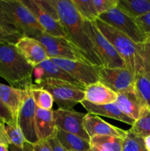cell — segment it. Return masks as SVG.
<instances>
[{"label": "cell", "mask_w": 150, "mask_h": 151, "mask_svg": "<svg viewBox=\"0 0 150 151\" xmlns=\"http://www.w3.org/2000/svg\"><path fill=\"white\" fill-rule=\"evenodd\" d=\"M54 3L67 39L80 51L89 63L102 66L87 34L85 21L80 17L71 0H54Z\"/></svg>", "instance_id": "1"}, {"label": "cell", "mask_w": 150, "mask_h": 151, "mask_svg": "<svg viewBox=\"0 0 150 151\" xmlns=\"http://www.w3.org/2000/svg\"><path fill=\"white\" fill-rule=\"evenodd\" d=\"M33 69L18 52L15 44H0V77L10 86L29 89L34 85Z\"/></svg>", "instance_id": "2"}, {"label": "cell", "mask_w": 150, "mask_h": 151, "mask_svg": "<svg viewBox=\"0 0 150 151\" xmlns=\"http://www.w3.org/2000/svg\"><path fill=\"white\" fill-rule=\"evenodd\" d=\"M95 23L101 34L124 60L126 68L135 78L136 75L144 69V60L141 54V44H136L123 32L100 19H97Z\"/></svg>", "instance_id": "3"}, {"label": "cell", "mask_w": 150, "mask_h": 151, "mask_svg": "<svg viewBox=\"0 0 150 151\" xmlns=\"http://www.w3.org/2000/svg\"><path fill=\"white\" fill-rule=\"evenodd\" d=\"M0 7L21 37L36 38L43 28L33 13L19 0H0Z\"/></svg>", "instance_id": "4"}, {"label": "cell", "mask_w": 150, "mask_h": 151, "mask_svg": "<svg viewBox=\"0 0 150 151\" xmlns=\"http://www.w3.org/2000/svg\"><path fill=\"white\" fill-rule=\"evenodd\" d=\"M35 86L48 91L60 109H73L85 100V87L67 81L48 78Z\"/></svg>", "instance_id": "5"}, {"label": "cell", "mask_w": 150, "mask_h": 151, "mask_svg": "<svg viewBox=\"0 0 150 151\" xmlns=\"http://www.w3.org/2000/svg\"><path fill=\"white\" fill-rule=\"evenodd\" d=\"M85 27L87 34L93 44L94 52L103 67L110 69L126 68L124 60L101 34L95 22H89L85 21Z\"/></svg>", "instance_id": "6"}, {"label": "cell", "mask_w": 150, "mask_h": 151, "mask_svg": "<svg viewBox=\"0 0 150 151\" xmlns=\"http://www.w3.org/2000/svg\"><path fill=\"white\" fill-rule=\"evenodd\" d=\"M99 19L123 32L136 44H143L146 41L135 19L124 13L118 7L101 14Z\"/></svg>", "instance_id": "7"}, {"label": "cell", "mask_w": 150, "mask_h": 151, "mask_svg": "<svg viewBox=\"0 0 150 151\" xmlns=\"http://www.w3.org/2000/svg\"><path fill=\"white\" fill-rule=\"evenodd\" d=\"M35 39L45 48L49 58H63L88 62L79 50L63 37H55L43 32Z\"/></svg>", "instance_id": "8"}, {"label": "cell", "mask_w": 150, "mask_h": 151, "mask_svg": "<svg viewBox=\"0 0 150 151\" xmlns=\"http://www.w3.org/2000/svg\"><path fill=\"white\" fill-rule=\"evenodd\" d=\"M85 88L99 81V67L89 62L63 58H49Z\"/></svg>", "instance_id": "9"}, {"label": "cell", "mask_w": 150, "mask_h": 151, "mask_svg": "<svg viewBox=\"0 0 150 151\" xmlns=\"http://www.w3.org/2000/svg\"><path fill=\"white\" fill-rule=\"evenodd\" d=\"M99 81L117 94L135 87V78L126 68L99 67Z\"/></svg>", "instance_id": "10"}, {"label": "cell", "mask_w": 150, "mask_h": 151, "mask_svg": "<svg viewBox=\"0 0 150 151\" xmlns=\"http://www.w3.org/2000/svg\"><path fill=\"white\" fill-rule=\"evenodd\" d=\"M86 114L78 112L74 109H57L53 111L54 122L57 129L75 134L85 139L89 140L83 126V119Z\"/></svg>", "instance_id": "11"}, {"label": "cell", "mask_w": 150, "mask_h": 151, "mask_svg": "<svg viewBox=\"0 0 150 151\" xmlns=\"http://www.w3.org/2000/svg\"><path fill=\"white\" fill-rule=\"evenodd\" d=\"M36 108L29 89V92L18 114L17 123L25 140L32 145L39 142L35 129Z\"/></svg>", "instance_id": "12"}, {"label": "cell", "mask_w": 150, "mask_h": 151, "mask_svg": "<svg viewBox=\"0 0 150 151\" xmlns=\"http://www.w3.org/2000/svg\"><path fill=\"white\" fill-rule=\"evenodd\" d=\"M83 126L90 139L96 136H112L124 139L127 134V131L114 126L97 115L89 113L84 117Z\"/></svg>", "instance_id": "13"}, {"label": "cell", "mask_w": 150, "mask_h": 151, "mask_svg": "<svg viewBox=\"0 0 150 151\" xmlns=\"http://www.w3.org/2000/svg\"><path fill=\"white\" fill-rule=\"evenodd\" d=\"M22 1L33 13L35 19L46 33L52 36L67 38V35L61 22L55 20L50 15L46 13L37 3L36 0H22Z\"/></svg>", "instance_id": "14"}, {"label": "cell", "mask_w": 150, "mask_h": 151, "mask_svg": "<svg viewBox=\"0 0 150 151\" xmlns=\"http://www.w3.org/2000/svg\"><path fill=\"white\" fill-rule=\"evenodd\" d=\"M15 47L22 57L33 67L49 59L44 46L33 38L22 37L15 44Z\"/></svg>", "instance_id": "15"}, {"label": "cell", "mask_w": 150, "mask_h": 151, "mask_svg": "<svg viewBox=\"0 0 150 151\" xmlns=\"http://www.w3.org/2000/svg\"><path fill=\"white\" fill-rule=\"evenodd\" d=\"M115 104L126 116L135 121L139 118L143 109L147 106L140 97L135 87L118 94Z\"/></svg>", "instance_id": "16"}, {"label": "cell", "mask_w": 150, "mask_h": 151, "mask_svg": "<svg viewBox=\"0 0 150 151\" xmlns=\"http://www.w3.org/2000/svg\"><path fill=\"white\" fill-rule=\"evenodd\" d=\"M48 78L61 80L82 86L77 81L70 76L67 72L57 66L55 63H53L49 58L35 66L32 72L34 85H38L41 81Z\"/></svg>", "instance_id": "17"}, {"label": "cell", "mask_w": 150, "mask_h": 151, "mask_svg": "<svg viewBox=\"0 0 150 151\" xmlns=\"http://www.w3.org/2000/svg\"><path fill=\"white\" fill-rule=\"evenodd\" d=\"M29 92V89H20L0 83V100L11 111L17 121L18 114Z\"/></svg>", "instance_id": "18"}, {"label": "cell", "mask_w": 150, "mask_h": 151, "mask_svg": "<svg viewBox=\"0 0 150 151\" xmlns=\"http://www.w3.org/2000/svg\"><path fill=\"white\" fill-rule=\"evenodd\" d=\"M117 97V93L98 81L85 87L84 100L94 105H107L114 103Z\"/></svg>", "instance_id": "19"}, {"label": "cell", "mask_w": 150, "mask_h": 151, "mask_svg": "<svg viewBox=\"0 0 150 151\" xmlns=\"http://www.w3.org/2000/svg\"><path fill=\"white\" fill-rule=\"evenodd\" d=\"M80 103L89 114L97 116H104L130 125H132L135 122V120L128 117L123 112L121 111L120 109L115 103L107 105H94L85 100H82Z\"/></svg>", "instance_id": "20"}, {"label": "cell", "mask_w": 150, "mask_h": 151, "mask_svg": "<svg viewBox=\"0 0 150 151\" xmlns=\"http://www.w3.org/2000/svg\"><path fill=\"white\" fill-rule=\"evenodd\" d=\"M35 129L39 141L48 139L50 137L55 136L57 128L52 110L48 111L36 108Z\"/></svg>", "instance_id": "21"}, {"label": "cell", "mask_w": 150, "mask_h": 151, "mask_svg": "<svg viewBox=\"0 0 150 151\" xmlns=\"http://www.w3.org/2000/svg\"><path fill=\"white\" fill-rule=\"evenodd\" d=\"M26 142L16 121L4 122L0 120V143L22 147Z\"/></svg>", "instance_id": "22"}, {"label": "cell", "mask_w": 150, "mask_h": 151, "mask_svg": "<svg viewBox=\"0 0 150 151\" xmlns=\"http://www.w3.org/2000/svg\"><path fill=\"white\" fill-rule=\"evenodd\" d=\"M55 137L67 151H88L91 148L89 140L75 134L57 129Z\"/></svg>", "instance_id": "23"}, {"label": "cell", "mask_w": 150, "mask_h": 151, "mask_svg": "<svg viewBox=\"0 0 150 151\" xmlns=\"http://www.w3.org/2000/svg\"><path fill=\"white\" fill-rule=\"evenodd\" d=\"M117 7L124 13L136 19L150 12V0H118Z\"/></svg>", "instance_id": "24"}, {"label": "cell", "mask_w": 150, "mask_h": 151, "mask_svg": "<svg viewBox=\"0 0 150 151\" xmlns=\"http://www.w3.org/2000/svg\"><path fill=\"white\" fill-rule=\"evenodd\" d=\"M124 139L112 136H96L90 139L91 147L107 151H122Z\"/></svg>", "instance_id": "25"}, {"label": "cell", "mask_w": 150, "mask_h": 151, "mask_svg": "<svg viewBox=\"0 0 150 151\" xmlns=\"http://www.w3.org/2000/svg\"><path fill=\"white\" fill-rule=\"evenodd\" d=\"M135 89L150 109V70L144 69L135 77Z\"/></svg>", "instance_id": "26"}, {"label": "cell", "mask_w": 150, "mask_h": 151, "mask_svg": "<svg viewBox=\"0 0 150 151\" xmlns=\"http://www.w3.org/2000/svg\"><path fill=\"white\" fill-rule=\"evenodd\" d=\"M29 91L37 108L51 111L54 102L52 96L48 91L33 85L29 88Z\"/></svg>", "instance_id": "27"}, {"label": "cell", "mask_w": 150, "mask_h": 151, "mask_svg": "<svg viewBox=\"0 0 150 151\" xmlns=\"http://www.w3.org/2000/svg\"><path fill=\"white\" fill-rule=\"evenodd\" d=\"M138 137L144 139L150 135V109L146 106L141 111L139 118L129 130Z\"/></svg>", "instance_id": "28"}, {"label": "cell", "mask_w": 150, "mask_h": 151, "mask_svg": "<svg viewBox=\"0 0 150 151\" xmlns=\"http://www.w3.org/2000/svg\"><path fill=\"white\" fill-rule=\"evenodd\" d=\"M80 17L85 22H94L99 19L93 0H71Z\"/></svg>", "instance_id": "29"}, {"label": "cell", "mask_w": 150, "mask_h": 151, "mask_svg": "<svg viewBox=\"0 0 150 151\" xmlns=\"http://www.w3.org/2000/svg\"><path fill=\"white\" fill-rule=\"evenodd\" d=\"M122 151H147L144 145V139L138 137L133 133L127 131V134L124 139Z\"/></svg>", "instance_id": "30"}, {"label": "cell", "mask_w": 150, "mask_h": 151, "mask_svg": "<svg viewBox=\"0 0 150 151\" xmlns=\"http://www.w3.org/2000/svg\"><path fill=\"white\" fill-rule=\"evenodd\" d=\"M0 29L7 32V33L10 34V35H19V36L21 37L19 35L16 28L13 26V24L9 20V19L6 16L5 13H4L1 7H0Z\"/></svg>", "instance_id": "31"}, {"label": "cell", "mask_w": 150, "mask_h": 151, "mask_svg": "<svg viewBox=\"0 0 150 151\" xmlns=\"http://www.w3.org/2000/svg\"><path fill=\"white\" fill-rule=\"evenodd\" d=\"M93 3L99 16L102 13L117 7L118 0H93Z\"/></svg>", "instance_id": "32"}, {"label": "cell", "mask_w": 150, "mask_h": 151, "mask_svg": "<svg viewBox=\"0 0 150 151\" xmlns=\"http://www.w3.org/2000/svg\"><path fill=\"white\" fill-rule=\"evenodd\" d=\"M36 1L46 13L50 15L55 20L60 21L55 7L54 0H36Z\"/></svg>", "instance_id": "33"}, {"label": "cell", "mask_w": 150, "mask_h": 151, "mask_svg": "<svg viewBox=\"0 0 150 151\" xmlns=\"http://www.w3.org/2000/svg\"><path fill=\"white\" fill-rule=\"evenodd\" d=\"M135 19L146 40L150 39V12Z\"/></svg>", "instance_id": "34"}, {"label": "cell", "mask_w": 150, "mask_h": 151, "mask_svg": "<svg viewBox=\"0 0 150 151\" xmlns=\"http://www.w3.org/2000/svg\"><path fill=\"white\" fill-rule=\"evenodd\" d=\"M141 54L144 60V69L150 70V39L141 44Z\"/></svg>", "instance_id": "35"}, {"label": "cell", "mask_w": 150, "mask_h": 151, "mask_svg": "<svg viewBox=\"0 0 150 151\" xmlns=\"http://www.w3.org/2000/svg\"><path fill=\"white\" fill-rule=\"evenodd\" d=\"M0 120L4 122H14L16 121L11 111L7 108V106L0 100ZM17 122V121H16Z\"/></svg>", "instance_id": "36"}, {"label": "cell", "mask_w": 150, "mask_h": 151, "mask_svg": "<svg viewBox=\"0 0 150 151\" xmlns=\"http://www.w3.org/2000/svg\"><path fill=\"white\" fill-rule=\"evenodd\" d=\"M22 37L19 35H10L0 29V44H16L17 41Z\"/></svg>", "instance_id": "37"}, {"label": "cell", "mask_w": 150, "mask_h": 151, "mask_svg": "<svg viewBox=\"0 0 150 151\" xmlns=\"http://www.w3.org/2000/svg\"><path fill=\"white\" fill-rule=\"evenodd\" d=\"M46 140L48 142L51 151H67L63 147V145L59 142L55 136L50 137Z\"/></svg>", "instance_id": "38"}, {"label": "cell", "mask_w": 150, "mask_h": 151, "mask_svg": "<svg viewBox=\"0 0 150 151\" xmlns=\"http://www.w3.org/2000/svg\"><path fill=\"white\" fill-rule=\"evenodd\" d=\"M33 151H51L47 140H40L33 145Z\"/></svg>", "instance_id": "39"}, {"label": "cell", "mask_w": 150, "mask_h": 151, "mask_svg": "<svg viewBox=\"0 0 150 151\" xmlns=\"http://www.w3.org/2000/svg\"><path fill=\"white\" fill-rule=\"evenodd\" d=\"M9 150L10 151H33V145L30 143L26 142L24 143L22 147H18V146L10 145H9Z\"/></svg>", "instance_id": "40"}, {"label": "cell", "mask_w": 150, "mask_h": 151, "mask_svg": "<svg viewBox=\"0 0 150 151\" xmlns=\"http://www.w3.org/2000/svg\"><path fill=\"white\" fill-rule=\"evenodd\" d=\"M144 145H145L146 149L147 151H150V135L147 136V137L144 138Z\"/></svg>", "instance_id": "41"}, {"label": "cell", "mask_w": 150, "mask_h": 151, "mask_svg": "<svg viewBox=\"0 0 150 151\" xmlns=\"http://www.w3.org/2000/svg\"><path fill=\"white\" fill-rule=\"evenodd\" d=\"M0 151H10L9 150V145L0 143Z\"/></svg>", "instance_id": "42"}, {"label": "cell", "mask_w": 150, "mask_h": 151, "mask_svg": "<svg viewBox=\"0 0 150 151\" xmlns=\"http://www.w3.org/2000/svg\"><path fill=\"white\" fill-rule=\"evenodd\" d=\"M88 151H107V150H103V149L99 148V147H91V148H90V150Z\"/></svg>", "instance_id": "43"}]
</instances>
